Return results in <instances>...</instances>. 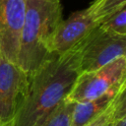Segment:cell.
I'll use <instances>...</instances> for the list:
<instances>
[{
	"label": "cell",
	"mask_w": 126,
	"mask_h": 126,
	"mask_svg": "<svg viewBox=\"0 0 126 126\" xmlns=\"http://www.w3.org/2000/svg\"><path fill=\"white\" fill-rule=\"evenodd\" d=\"M83 42L63 53H50L28 73L26 94L12 126H37L67 97L80 74Z\"/></svg>",
	"instance_id": "6da1fadb"
},
{
	"label": "cell",
	"mask_w": 126,
	"mask_h": 126,
	"mask_svg": "<svg viewBox=\"0 0 126 126\" xmlns=\"http://www.w3.org/2000/svg\"><path fill=\"white\" fill-rule=\"evenodd\" d=\"M62 20L60 0H26V15L16 62L26 73L38 67L50 54L49 41Z\"/></svg>",
	"instance_id": "7a4b0ae2"
},
{
	"label": "cell",
	"mask_w": 126,
	"mask_h": 126,
	"mask_svg": "<svg viewBox=\"0 0 126 126\" xmlns=\"http://www.w3.org/2000/svg\"><path fill=\"white\" fill-rule=\"evenodd\" d=\"M126 80V55L91 72L80 73L67 99L77 103L94 99Z\"/></svg>",
	"instance_id": "3957f363"
},
{
	"label": "cell",
	"mask_w": 126,
	"mask_h": 126,
	"mask_svg": "<svg viewBox=\"0 0 126 126\" xmlns=\"http://www.w3.org/2000/svg\"><path fill=\"white\" fill-rule=\"evenodd\" d=\"M126 36L103 31L98 26L85 38L80 58V73L97 70L111 61L125 56Z\"/></svg>",
	"instance_id": "277c9868"
},
{
	"label": "cell",
	"mask_w": 126,
	"mask_h": 126,
	"mask_svg": "<svg viewBox=\"0 0 126 126\" xmlns=\"http://www.w3.org/2000/svg\"><path fill=\"white\" fill-rule=\"evenodd\" d=\"M28 73L16 63L0 57V123L12 122L24 99Z\"/></svg>",
	"instance_id": "5b68a950"
},
{
	"label": "cell",
	"mask_w": 126,
	"mask_h": 126,
	"mask_svg": "<svg viewBox=\"0 0 126 126\" xmlns=\"http://www.w3.org/2000/svg\"><path fill=\"white\" fill-rule=\"evenodd\" d=\"M26 0H0V46L3 57L17 62Z\"/></svg>",
	"instance_id": "8992f818"
},
{
	"label": "cell",
	"mask_w": 126,
	"mask_h": 126,
	"mask_svg": "<svg viewBox=\"0 0 126 126\" xmlns=\"http://www.w3.org/2000/svg\"><path fill=\"white\" fill-rule=\"evenodd\" d=\"M98 24L88 8L72 13L56 28L48 44L49 53H63L84 39Z\"/></svg>",
	"instance_id": "52a82bcc"
},
{
	"label": "cell",
	"mask_w": 126,
	"mask_h": 126,
	"mask_svg": "<svg viewBox=\"0 0 126 126\" xmlns=\"http://www.w3.org/2000/svg\"><path fill=\"white\" fill-rule=\"evenodd\" d=\"M124 87H126V80L113 86L107 92L94 99L75 103L70 126H86L89 124L108 107Z\"/></svg>",
	"instance_id": "ba28073f"
},
{
	"label": "cell",
	"mask_w": 126,
	"mask_h": 126,
	"mask_svg": "<svg viewBox=\"0 0 126 126\" xmlns=\"http://www.w3.org/2000/svg\"><path fill=\"white\" fill-rule=\"evenodd\" d=\"M75 102L65 98L37 126H70Z\"/></svg>",
	"instance_id": "9c48e42d"
},
{
	"label": "cell",
	"mask_w": 126,
	"mask_h": 126,
	"mask_svg": "<svg viewBox=\"0 0 126 126\" xmlns=\"http://www.w3.org/2000/svg\"><path fill=\"white\" fill-rule=\"evenodd\" d=\"M125 91H126V87L121 89V91L112 100V102L108 105V107L101 114H99L96 118H94L86 126H111L118 111L121 109V107L126 105Z\"/></svg>",
	"instance_id": "30bf717a"
},
{
	"label": "cell",
	"mask_w": 126,
	"mask_h": 126,
	"mask_svg": "<svg viewBox=\"0 0 126 126\" xmlns=\"http://www.w3.org/2000/svg\"><path fill=\"white\" fill-rule=\"evenodd\" d=\"M124 5H126V0H94L88 9L99 25L106 17Z\"/></svg>",
	"instance_id": "8fae6325"
},
{
	"label": "cell",
	"mask_w": 126,
	"mask_h": 126,
	"mask_svg": "<svg viewBox=\"0 0 126 126\" xmlns=\"http://www.w3.org/2000/svg\"><path fill=\"white\" fill-rule=\"evenodd\" d=\"M98 27L107 32L126 36V5L106 17Z\"/></svg>",
	"instance_id": "7c38bea8"
},
{
	"label": "cell",
	"mask_w": 126,
	"mask_h": 126,
	"mask_svg": "<svg viewBox=\"0 0 126 126\" xmlns=\"http://www.w3.org/2000/svg\"><path fill=\"white\" fill-rule=\"evenodd\" d=\"M111 126H126V105L121 107L118 111Z\"/></svg>",
	"instance_id": "4fadbf2b"
},
{
	"label": "cell",
	"mask_w": 126,
	"mask_h": 126,
	"mask_svg": "<svg viewBox=\"0 0 126 126\" xmlns=\"http://www.w3.org/2000/svg\"><path fill=\"white\" fill-rule=\"evenodd\" d=\"M1 126H12V122H9V123H6V124H2Z\"/></svg>",
	"instance_id": "5bb4252c"
},
{
	"label": "cell",
	"mask_w": 126,
	"mask_h": 126,
	"mask_svg": "<svg viewBox=\"0 0 126 126\" xmlns=\"http://www.w3.org/2000/svg\"><path fill=\"white\" fill-rule=\"evenodd\" d=\"M2 56V54H1V46H0V57Z\"/></svg>",
	"instance_id": "9a60e30c"
},
{
	"label": "cell",
	"mask_w": 126,
	"mask_h": 126,
	"mask_svg": "<svg viewBox=\"0 0 126 126\" xmlns=\"http://www.w3.org/2000/svg\"><path fill=\"white\" fill-rule=\"evenodd\" d=\"M1 125H2V124H1V123H0V126H1Z\"/></svg>",
	"instance_id": "2e32d148"
}]
</instances>
